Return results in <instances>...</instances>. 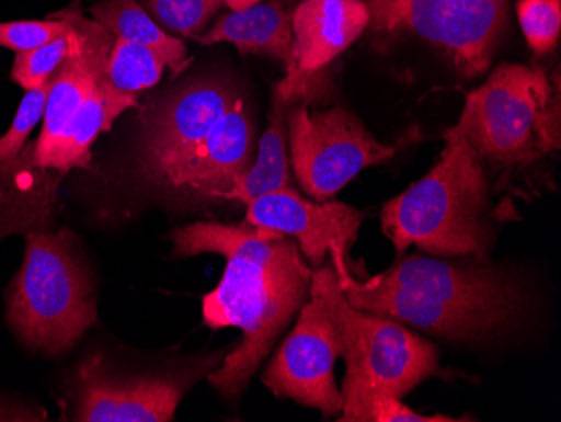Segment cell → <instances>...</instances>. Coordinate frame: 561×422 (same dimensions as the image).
Instances as JSON below:
<instances>
[{"label": "cell", "mask_w": 561, "mask_h": 422, "mask_svg": "<svg viewBox=\"0 0 561 422\" xmlns=\"http://www.w3.org/2000/svg\"><path fill=\"white\" fill-rule=\"evenodd\" d=\"M170 239L175 258H226L219 286L202 298V318L209 329L234 327L242 332L241 345L209 377L222 396H239L308 300L313 271L306 266L295 239L245 220L194 223L173 231Z\"/></svg>", "instance_id": "1"}, {"label": "cell", "mask_w": 561, "mask_h": 422, "mask_svg": "<svg viewBox=\"0 0 561 422\" xmlns=\"http://www.w3.org/2000/svg\"><path fill=\"white\" fill-rule=\"evenodd\" d=\"M333 267L352 307L444 339H490L510 329L523 307L522 292L510 276L478 264L412 254L365 282L352 276L348 263Z\"/></svg>", "instance_id": "2"}, {"label": "cell", "mask_w": 561, "mask_h": 422, "mask_svg": "<svg viewBox=\"0 0 561 422\" xmlns=\"http://www.w3.org/2000/svg\"><path fill=\"white\" fill-rule=\"evenodd\" d=\"M439 162L381 209V229L402 256L417 246L434 256H476L491 244L486 173L481 157L456 128L444 135Z\"/></svg>", "instance_id": "3"}, {"label": "cell", "mask_w": 561, "mask_h": 422, "mask_svg": "<svg viewBox=\"0 0 561 422\" xmlns=\"http://www.w3.org/2000/svg\"><path fill=\"white\" fill-rule=\"evenodd\" d=\"M96 318L93 285L72 232H27L24 263L8 292V321L19 339L46 354H62Z\"/></svg>", "instance_id": "4"}, {"label": "cell", "mask_w": 561, "mask_h": 422, "mask_svg": "<svg viewBox=\"0 0 561 422\" xmlns=\"http://www.w3.org/2000/svg\"><path fill=\"white\" fill-rule=\"evenodd\" d=\"M457 132L481 160L529 166L560 150V87L541 68L501 65L466 96Z\"/></svg>", "instance_id": "5"}, {"label": "cell", "mask_w": 561, "mask_h": 422, "mask_svg": "<svg viewBox=\"0 0 561 422\" xmlns=\"http://www.w3.org/2000/svg\"><path fill=\"white\" fill-rule=\"evenodd\" d=\"M335 321L340 357L345 361L342 409L370 394L402 399L427 377L439 374L434 343L383 315L365 313L346 301L333 264L313 271Z\"/></svg>", "instance_id": "6"}, {"label": "cell", "mask_w": 561, "mask_h": 422, "mask_svg": "<svg viewBox=\"0 0 561 422\" xmlns=\"http://www.w3.org/2000/svg\"><path fill=\"white\" fill-rule=\"evenodd\" d=\"M417 134L414 128L397 144L383 145L342 106L311 113L308 103L298 102L288 110L293 169L302 191L320 203L339 194L362 170L392 159Z\"/></svg>", "instance_id": "7"}, {"label": "cell", "mask_w": 561, "mask_h": 422, "mask_svg": "<svg viewBox=\"0 0 561 422\" xmlns=\"http://www.w3.org/2000/svg\"><path fill=\"white\" fill-rule=\"evenodd\" d=\"M368 30L411 33L440 47L457 71L476 78L490 68L506 26L510 0H365Z\"/></svg>", "instance_id": "8"}, {"label": "cell", "mask_w": 561, "mask_h": 422, "mask_svg": "<svg viewBox=\"0 0 561 422\" xmlns=\"http://www.w3.org/2000/svg\"><path fill=\"white\" fill-rule=\"evenodd\" d=\"M308 298L295 329L264 370L263 383L279 399H293L335 418L342 412V392L335 383L339 335L330 307L313 280Z\"/></svg>", "instance_id": "9"}, {"label": "cell", "mask_w": 561, "mask_h": 422, "mask_svg": "<svg viewBox=\"0 0 561 422\" xmlns=\"http://www.w3.org/2000/svg\"><path fill=\"white\" fill-rule=\"evenodd\" d=\"M239 96L229 81L197 78L145 112L137 147L138 169L145 178L162 185L170 170L210 134Z\"/></svg>", "instance_id": "10"}, {"label": "cell", "mask_w": 561, "mask_h": 422, "mask_svg": "<svg viewBox=\"0 0 561 422\" xmlns=\"http://www.w3.org/2000/svg\"><path fill=\"white\" fill-rule=\"evenodd\" d=\"M194 383L184 377L116 376L101 355L81 362L75 377V421L169 422Z\"/></svg>", "instance_id": "11"}, {"label": "cell", "mask_w": 561, "mask_h": 422, "mask_svg": "<svg viewBox=\"0 0 561 422\" xmlns=\"http://www.w3.org/2000/svg\"><path fill=\"white\" fill-rule=\"evenodd\" d=\"M59 15L68 19L75 30L71 53L50 80L39 138L25 144L31 162L41 170H55L53 156L59 138L76 110L80 109L84 98L105 75L115 41V36L101 26L100 22L84 18L80 0L59 11Z\"/></svg>", "instance_id": "12"}, {"label": "cell", "mask_w": 561, "mask_h": 422, "mask_svg": "<svg viewBox=\"0 0 561 422\" xmlns=\"http://www.w3.org/2000/svg\"><path fill=\"white\" fill-rule=\"evenodd\" d=\"M364 214L348 204L311 203L291 187L277 189L248 204L245 223L280 232L298 241L299 251L313 266L330 254L333 264L346 263Z\"/></svg>", "instance_id": "13"}, {"label": "cell", "mask_w": 561, "mask_h": 422, "mask_svg": "<svg viewBox=\"0 0 561 422\" xmlns=\"http://www.w3.org/2000/svg\"><path fill=\"white\" fill-rule=\"evenodd\" d=\"M254 152L256 127L248 102L239 96L210 134L170 170L162 187L206 198H226L251 169Z\"/></svg>", "instance_id": "14"}, {"label": "cell", "mask_w": 561, "mask_h": 422, "mask_svg": "<svg viewBox=\"0 0 561 422\" xmlns=\"http://www.w3.org/2000/svg\"><path fill=\"white\" fill-rule=\"evenodd\" d=\"M368 24L365 0H302L293 12L296 71L285 80L310 91L314 75L346 52Z\"/></svg>", "instance_id": "15"}, {"label": "cell", "mask_w": 561, "mask_h": 422, "mask_svg": "<svg viewBox=\"0 0 561 422\" xmlns=\"http://www.w3.org/2000/svg\"><path fill=\"white\" fill-rule=\"evenodd\" d=\"M204 46L229 43L241 55H266L286 66V77L296 71L293 14L283 0L257 2L241 11H231L213 30L195 37Z\"/></svg>", "instance_id": "16"}, {"label": "cell", "mask_w": 561, "mask_h": 422, "mask_svg": "<svg viewBox=\"0 0 561 422\" xmlns=\"http://www.w3.org/2000/svg\"><path fill=\"white\" fill-rule=\"evenodd\" d=\"M308 100L310 96L305 91L293 87L285 78L276 84L267 128L257 144L256 160L224 201L249 204L261 195L270 194L277 189L289 187L291 173H289L288 157V110L295 103L308 102Z\"/></svg>", "instance_id": "17"}, {"label": "cell", "mask_w": 561, "mask_h": 422, "mask_svg": "<svg viewBox=\"0 0 561 422\" xmlns=\"http://www.w3.org/2000/svg\"><path fill=\"white\" fill-rule=\"evenodd\" d=\"M130 109H138L137 94L113 88L105 72L66 125L53 156V169L66 178L72 169L90 167L94 141L101 134L112 130L113 122Z\"/></svg>", "instance_id": "18"}, {"label": "cell", "mask_w": 561, "mask_h": 422, "mask_svg": "<svg viewBox=\"0 0 561 422\" xmlns=\"http://www.w3.org/2000/svg\"><path fill=\"white\" fill-rule=\"evenodd\" d=\"M90 12L94 21L106 27L116 39L140 44L159 53L172 69L173 77H179L191 65L185 44L162 30L138 0H100L91 5Z\"/></svg>", "instance_id": "19"}, {"label": "cell", "mask_w": 561, "mask_h": 422, "mask_svg": "<svg viewBox=\"0 0 561 422\" xmlns=\"http://www.w3.org/2000/svg\"><path fill=\"white\" fill-rule=\"evenodd\" d=\"M165 68V59L150 47L115 37L106 62V80L123 93L138 94L156 87Z\"/></svg>", "instance_id": "20"}, {"label": "cell", "mask_w": 561, "mask_h": 422, "mask_svg": "<svg viewBox=\"0 0 561 422\" xmlns=\"http://www.w3.org/2000/svg\"><path fill=\"white\" fill-rule=\"evenodd\" d=\"M160 27L184 37L201 36L222 0H138Z\"/></svg>", "instance_id": "21"}, {"label": "cell", "mask_w": 561, "mask_h": 422, "mask_svg": "<svg viewBox=\"0 0 561 422\" xmlns=\"http://www.w3.org/2000/svg\"><path fill=\"white\" fill-rule=\"evenodd\" d=\"M72 39H75V30L71 26V31L59 39L50 41V43L36 47V49H30V52L15 53L11 71L12 81L24 88L25 91L46 87L68 59Z\"/></svg>", "instance_id": "22"}, {"label": "cell", "mask_w": 561, "mask_h": 422, "mask_svg": "<svg viewBox=\"0 0 561 422\" xmlns=\"http://www.w3.org/2000/svg\"><path fill=\"white\" fill-rule=\"evenodd\" d=\"M519 26L537 55L553 52L560 39V0H519L516 4Z\"/></svg>", "instance_id": "23"}, {"label": "cell", "mask_w": 561, "mask_h": 422, "mask_svg": "<svg viewBox=\"0 0 561 422\" xmlns=\"http://www.w3.org/2000/svg\"><path fill=\"white\" fill-rule=\"evenodd\" d=\"M342 422H456L465 419L450 415H424L403 404L389 394H370L340 412Z\"/></svg>", "instance_id": "24"}, {"label": "cell", "mask_w": 561, "mask_h": 422, "mask_svg": "<svg viewBox=\"0 0 561 422\" xmlns=\"http://www.w3.org/2000/svg\"><path fill=\"white\" fill-rule=\"evenodd\" d=\"M71 31V24L55 12L41 21L0 22V47L14 53L30 52L59 39Z\"/></svg>", "instance_id": "25"}, {"label": "cell", "mask_w": 561, "mask_h": 422, "mask_svg": "<svg viewBox=\"0 0 561 422\" xmlns=\"http://www.w3.org/2000/svg\"><path fill=\"white\" fill-rule=\"evenodd\" d=\"M49 87L50 81L39 90L25 91V96L22 98L11 128L0 137V163L9 162L18 157V153L27 144V138L44 116Z\"/></svg>", "instance_id": "26"}, {"label": "cell", "mask_w": 561, "mask_h": 422, "mask_svg": "<svg viewBox=\"0 0 561 422\" xmlns=\"http://www.w3.org/2000/svg\"><path fill=\"white\" fill-rule=\"evenodd\" d=\"M222 2L231 11H241V9L249 8V5L257 4L261 0H222Z\"/></svg>", "instance_id": "27"}]
</instances>
